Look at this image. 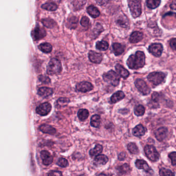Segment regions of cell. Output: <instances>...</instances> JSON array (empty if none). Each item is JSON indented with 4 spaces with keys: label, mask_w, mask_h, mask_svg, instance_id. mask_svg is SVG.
<instances>
[{
    "label": "cell",
    "mask_w": 176,
    "mask_h": 176,
    "mask_svg": "<svg viewBox=\"0 0 176 176\" xmlns=\"http://www.w3.org/2000/svg\"><path fill=\"white\" fill-rule=\"evenodd\" d=\"M146 57L144 52H136L135 54L130 55L127 61V65L130 69H138L145 65Z\"/></svg>",
    "instance_id": "obj_1"
},
{
    "label": "cell",
    "mask_w": 176,
    "mask_h": 176,
    "mask_svg": "<svg viewBox=\"0 0 176 176\" xmlns=\"http://www.w3.org/2000/svg\"><path fill=\"white\" fill-rule=\"evenodd\" d=\"M166 73L163 72H152L147 76V79L154 86H158L164 83L166 81Z\"/></svg>",
    "instance_id": "obj_2"
},
{
    "label": "cell",
    "mask_w": 176,
    "mask_h": 176,
    "mask_svg": "<svg viewBox=\"0 0 176 176\" xmlns=\"http://www.w3.org/2000/svg\"><path fill=\"white\" fill-rule=\"evenodd\" d=\"M61 62L57 58H52L47 66V73L49 75H57L62 72Z\"/></svg>",
    "instance_id": "obj_3"
},
{
    "label": "cell",
    "mask_w": 176,
    "mask_h": 176,
    "mask_svg": "<svg viewBox=\"0 0 176 176\" xmlns=\"http://www.w3.org/2000/svg\"><path fill=\"white\" fill-rule=\"evenodd\" d=\"M102 76L105 82L113 86H117L119 84L120 76L114 70H110L104 73Z\"/></svg>",
    "instance_id": "obj_4"
},
{
    "label": "cell",
    "mask_w": 176,
    "mask_h": 176,
    "mask_svg": "<svg viewBox=\"0 0 176 176\" xmlns=\"http://www.w3.org/2000/svg\"><path fill=\"white\" fill-rule=\"evenodd\" d=\"M144 151L147 158L151 161L156 162L159 160V153L158 152L154 146L147 145L145 147Z\"/></svg>",
    "instance_id": "obj_5"
},
{
    "label": "cell",
    "mask_w": 176,
    "mask_h": 176,
    "mask_svg": "<svg viewBox=\"0 0 176 176\" xmlns=\"http://www.w3.org/2000/svg\"><path fill=\"white\" fill-rule=\"evenodd\" d=\"M129 7L133 18L140 17L141 13V6L140 1H130L129 2Z\"/></svg>",
    "instance_id": "obj_6"
},
{
    "label": "cell",
    "mask_w": 176,
    "mask_h": 176,
    "mask_svg": "<svg viewBox=\"0 0 176 176\" xmlns=\"http://www.w3.org/2000/svg\"><path fill=\"white\" fill-rule=\"evenodd\" d=\"M134 84L136 88L143 95L146 96L149 95L150 93L151 89L150 88V87L147 84L146 82L142 79H136L135 81Z\"/></svg>",
    "instance_id": "obj_7"
},
{
    "label": "cell",
    "mask_w": 176,
    "mask_h": 176,
    "mask_svg": "<svg viewBox=\"0 0 176 176\" xmlns=\"http://www.w3.org/2000/svg\"><path fill=\"white\" fill-rule=\"evenodd\" d=\"M46 35L47 32L46 31V30L44 28L39 27V25L36 26L31 32V36L33 39L35 41L42 39L46 36Z\"/></svg>",
    "instance_id": "obj_8"
},
{
    "label": "cell",
    "mask_w": 176,
    "mask_h": 176,
    "mask_svg": "<svg viewBox=\"0 0 176 176\" xmlns=\"http://www.w3.org/2000/svg\"><path fill=\"white\" fill-rule=\"evenodd\" d=\"M148 51L153 56L159 57L161 56L163 53V46L160 43H152L149 47Z\"/></svg>",
    "instance_id": "obj_9"
},
{
    "label": "cell",
    "mask_w": 176,
    "mask_h": 176,
    "mask_svg": "<svg viewBox=\"0 0 176 176\" xmlns=\"http://www.w3.org/2000/svg\"><path fill=\"white\" fill-rule=\"evenodd\" d=\"M93 85L89 82L83 81L76 85V90L82 93H87L93 90Z\"/></svg>",
    "instance_id": "obj_10"
},
{
    "label": "cell",
    "mask_w": 176,
    "mask_h": 176,
    "mask_svg": "<svg viewBox=\"0 0 176 176\" xmlns=\"http://www.w3.org/2000/svg\"><path fill=\"white\" fill-rule=\"evenodd\" d=\"M52 106L50 103L45 102L39 105L36 109V113L41 116H46L50 113Z\"/></svg>",
    "instance_id": "obj_11"
},
{
    "label": "cell",
    "mask_w": 176,
    "mask_h": 176,
    "mask_svg": "<svg viewBox=\"0 0 176 176\" xmlns=\"http://www.w3.org/2000/svg\"><path fill=\"white\" fill-rule=\"evenodd\" d=\"M135 166L136 167L138 168L139 170H143L146 173H150L153 174V171L150 167L148 163H147L146 161H145L144 160H137L135 163Z\"/></svg>",
    "instance_id": "obj_12"
},
{
    "label": "cell",
    "mask_w": 176,
    "mask_h": 176,
    "mask_svg": "<svg viewBox=\"0 0 176 176\" xmlns=\"http://www.w3.org/2000/svg\"><path fill=\"white\" fill-rule=\"evenodd\" d=\"M88 58L90 61L93 63L100 64L103 60V55L101 53L90 51L88 53Z\"/></svg>",
    "instance_id": "obj_13"
},
{
    "label": "cell",
    "mask_w": 176,
    "mask_h": 176,
    "mask_svg": "<svg viewBox=\"0 0 176 176\" xmlns=\"http://www.w3.org/2000/svg\"><path fill=\"white\" fill-rule=\"evenodd\" d=\"M167 128L162 127L159 128L155 132V134L156 138L158 141H162L166 138L167 136Z\"/></svg>",
    "instance_id": "obj_14"
},
{
    "label": "cell",
    "mask_w": 176,
    "mask_h": 176,
    "mask_svg": "<svg viewBox=\"0 0 176 176\" xmlns=\"http://www.w3.org/2000/svg\"><path fill=\"white\" fill-rule=\"evenodd\" d=\"M147 129L141 124L137 125L132 130V134L133 135L138 138H141L144 136L146 133Z\"/></svg>",
    "instance_id": "obj_15"
},
{
    "label": "cell",
    "mask_w": 176,
    "mask_h": 176,
    "mask_svg": "<svg viewBox=\"0 0 176 176\" xmlns=\"http://www.w3.org/2000/svg\"><path fill=\"white\" fill-rule=\"evenodd\" d=\"M40 155L42 160V163L45 165H49L53 162V156L48 151L43 150L41 152Z\"/></svg>",
    "instance_id": "obj_16"
},
{
    "label": "cell",
    "mask_w": 176,
    "mask_h": 176,
    "mask_svg": "<svg viewBox=\"0 0 176 176\" xmlns=\"http://www.w3.org/2000/svg\"><path fill=\"white\" fill-rule=\"evenodd\" d=\"M108 161V158L105 155H99L95 156L94 159V164L96 166L105 165Z\"/></svg>",
    "instance_id": "obj_17"
},
{
    "label": "cell",
    "mask_w": 176,
    "mask_h": 176,
    "mask_svg": "<svg viewBox=\"0 0 176 176\" xmlns=\"http://www.w3.org/2000/svg\"><path fill=\"white\" fill-rule=\"evenodd\" d=\"M115 69L116 70L118 75L123 78L126 79L128 78V76H129V72H128L126 69H125L123 66H121L119 64H117L115 66Z\"/></svg>",
    "instance_id": "obj_18"
},
{
    "label": "cell",
    "mask_w": 176,
    "mask_h": 176,
    "mask_svg": "<svg viewBox=\"0 0 176 176\" xmlns=\"http://www.w3.org/2000/svg\"><path fill=\"white\" fill-rule=\"evenodd\" d=\"M143 38V34L138 31H135L131 34L129 38V41L131 43H138L141 42Z\"/></svg>",
    "instance_id": "obj_19"
},
{
    "label": "cell",
    "mask_w": 176,
    "mask_h": 176,
    "mask_svg": "<svg viewBox=\"0 0 176 176\" xmlns=\"http://www.w3.org/2000/svg\"><path fill=\"white\" fill-rule=\"evenodd\" d=\"M125 94L123 91H118L114 94L110 99L111 103H116L125 98Z\"/></svg>",
    "instance_id": "obj_20"
},
{
    "label": "cell",
    "mask_w": 176,
    "mask_h": 176,
    "mask_svg": "<svg viewBox=\"0 0 176 176\" xmlns=\"http://www.w3.org/2000/svg\"><path fill=\"white\" fill-rule=\"evenodd\" d=\"M132 170V168L129 165H128L127 163H125L124 164L119 166L116 168L117 173L118 174H129L130 173Z\"/></svg>",
    "instance_id": "obj_21"
},
{
    "label": "cell",
    "mask_w": 176,
    "mask_h": 176,
    "mask_svg": "<svg viewBox=\"0 0 176 176\" xmlns=\"http://www.w3.org/2000/svg\"><path fill=\"white\" fill-rule=\"evenodd\" d=\"M53 90L47 87H43L39 88L38 90V95L43 98H47L53 94Z\"/></svg>",
    "instance_id": "obj_22"
},
{
    "label": "cell",
    "mask_w": 176,
    "mask_h": 176,
    "mask_svg": "<svg viewBox=\"0 0 176 176\" xmlns=\"http://www.w3.org/2000/svg\"><path fill=\"white\" fill-rule=\"evenodd\" d=\"M112 48H113V52L116 56L121 55L125 51V47L120 43H113L112 45Z\"/></svg>",
    "instance_id": "obj_23"
},
{
    "label": "cell",
    "mask_w": 176,
    "mask_h": 176,
    "mask_svg": "<svg viewBox=\"0 0 176 176\" xmlns=\"http://www.w3.org/2000/svg\"><path fill=\"white\" fill-rule=\"evenodd\" d=\"M39 129L43 133L49 134H54L57 132L56 129L55 128H53V127L50 125H46V124L40 126Z\"/></svg>",
    "instance_id": "obj_24"
},
{
    "label": "cell",
    "mask_w": 176,
    "mask_h": 176,
    "mask_svg": "<svg viewBox=\"0 0 176 176\" xmlns=\"http://www.w3.org/2000/svg\"><path fill=\"white\" fill-rule=\"evenodd\" d=\"M101 123V118L99 115H94L90 119V125L94 128H99Z\"/></svg>",
    "instance_id": "obj_25"
},
{
    "label": "cell",
    "mask_w": 176,
    "mask_h": 176,
    "mask_svg": "<svg viewBox=\"0 0 176 176\" xmlns=\"http://www.w3.org/2000/svg\"><path fill=\"white\" fill-rule=\"evenodd\" d=\"M87 12L88 14L94 18H96L100 15L99 10H98L96 7L94 6L93 5H90L88 6L87 9Z\"/></svg>",
    "instance_id": "obj_26"
},
{
    "label": "cell",
    "mask_w": 176,
    "mask_h": 176,
    "mask_svg": "<svg viewBox=\"0 0 176 176\" xmlns=\"http://www.w3.org/2000/svg\"><path fill=\"white\" fill-rule=\"evenodd\" d=\"M116 24L122 28H127L129 25V22L127 17L124 15H121L116 20Z\"/></svg>",
    "instance_id": "obj_27"
},
{
    "label": "cell",
    "mask_w": 176,
    "mask_h": 176,
    "mask_svg": "<svg viewBox=\"0 0 176 176\" xmlns=\"http://www.w3.org/2000/svg\"><path fill=\"white\" fill-rule=\"evenodd\" d=\"M41 7L45 10L53 12V11L57 10L58 8V6L57 4L54 2L50 1V2H48L46 3L43 4V5H42Z\"/></svg>",
    "instance_id": "obj_28"
},
{
    "label": "cell",
    "mask_w": 176,
    "mask_h": 176,
    "mask_svg": "<svg viewBox=\"0 0 176 176\" xmlns=\"http://www.w3.org/2000/svg\"><path fill=\"white\" fill-rule=\"evenodd\" d=\"M104 31V28L100 24H97L91 32V37L93 38H96L101 32Z\"/></svg>",
    "instance_id": "obj_29"
},
{
    "label": "cell",
    "mask_w": 176,
    "mask_h": 176,
    "mask_svg": "<svg viewBox=\"0 0 176 176\" xmlns=\"http://www.w3.org/2000/svg\"><path fill=\"white\" fill-rule=\"evenodd\" d=\"M79 19L77 17H72L68 18L67 23V27L70 29H75L78 26Z\"/></svg>",
    "instance_id": "obj_30"
},
{
    "label": "cell",
    "mask_w": 176,
    "mask_h": 176,
    "mask_svg": "<svg viewBox=\"0 0 176 176\" xmlns=\"http://www.w3.org/2000/svg\"><path fill=\"white\" fill-rule=\"evenodd\" d=\"M103 150V147L100 144H97L95 146V148L90 150L89 153L91 157L95 156L100 155Z\"/></svg>",
    "instance_id": "obj_31"
},
{
    "label": "cell",
    "mask_w": 176,
    "mask_h": 176,
    "mask_svg": "<svg viewBox=\"0 0 176 176\" xmlns=\"http://www.w3.org/2000/svg\"><path fill=\"white\" fill-rule=\"evenodd\" d=\"M38 49L43 53H49L52 50V46L50 43L44 42L40 44L38 46Z\"/></svg>",
    "instance_id": "obj_32"
},
{
    "label": "cell",
    "mask_w": 176,
    "mask_h": 176,
    "mask_svg": "<svg viewBox=\"0 0 176 176\" xmlns=\"http://www.w3.org/2000/svg\"><path fill=\"white\" fill-rule=\"evenodd\" d=\"M89 111L87 109H80L79 110L78 112V117L79 118V119L82 121H84L87 119L89 116Z\"/></svg>",
    "instance_id": "obj_33"
},
{
    "label": "cell",
    "mask_w": 176,
    "mask_h": 176,
    "mask_svg": "<svg viewBox=\"0 0 176 176\" xmlns=\"http://www.w3.org/2000/svg\"><path fill=\"white\" fill-rule=\"evenodd\" d=\"M108 47L109 45L108 42L105 40L98 42L96 44V48L97 49L100 51H106L108 49Z\"/></svg>",
    "instance_id": "obj_34"
},
{
    "label": "cell",
    "mask_w": 176,
    "mask_h": 176,
    "mask_svg": "<svg viewBox=\"0 0 176 176\" xmlns=\"http://www.w3.org/2000/svg\"><path fill=\"white\" fill-rule=\"evenodd\" d=\"M127 148L130 152L133 155H138L140 152L138 147L137 146L136 144L134 143H129L127 145Z\"/></svg>",
    "instance_id": "obj_35"
},
{
    "label": "cell",
    "mask_w": 176,
    "mask_h": 176,
    "mask_svg": "<svg viewBox=\"0 0 176 176\" xmlns=\"http://www.w3.org/2000/svg\"><path fill=\"white\" fill-rule=\"evenodd\" d=\"M161 3V0H147V6L150 9H156L159 6Z\"/></svg>",
    "instance_id": "obj_36"
},
{
    "label": "cell",
    "mask_w": 176,
    "mask_h": 176,
    "mask_svg": "<svg viewBox=\"0 0 176 176\" xmlns=\"http://www.w3.org/2000/svg\"><path fill=\"white\" fill-rule=\"evenodd\" d=\"M145 108L142 105H138L134 108V114L137 116H141L144 114Z\"/></svg>",
    "instance_id": "obj_37"
},
{
    "label": "cell",
    "mask_w": 176,
    "mask_h": 176,
    "mask_svg": "<svg viewBox=\"0 0 176 176\" xmlns=\"http://www.w3.org/2000/svg\"><path fill=\"white\" fill-rule=\"evenodd\" d=\"M42 22L45 27L48 28H53L56 24L55 21L50 18L44 19L42 20Z\"/></svg>",
    "instance_id": "obj_38"
},
{
    "label": "cell",
    "mask_w": 176,
    "mask_h": 176,
    "mask_svg": "<svg viewBox=\"0 0 176 176\" xmlns=\"http://www.w3.org/2000/svg\"><path fill=\"white\" fill-rule=\"evenodd\" d=\"M159 174L161 176H174L173 171L165 168H161L159 170Z\"/></svg>",
    "instance_id": "obj_39"
},
{
    "label": "cell",
    "mask_w": 176,
    "mask_h": 176,
    "mask_svg": "<svg viewBox=\"0 0 176 176\" xmlns=\"http://www.w3.org/2000/svg\"><path fill=\"white\" fill-rule=\"evenodd\" d=\"M70 100L66 98H60L57 101V105L59 106L60 108L64 107L66 106L68 103H69Z\"/></svg>",
    "instance_id": "obj_40"
},
{
    "label": "cell",
    "mask_w": 176,
    "mask_h": 176,
    "mask_svg": "<svg viewBox=\"0 0 176 176\" xmlns=\"http://www.w3.org/2000/svg\"><path fill=\"white\" fill-rule=\"evenodd\" d=\"M68 162L65 158H60L57 162V165L61 167H66L68 166Z\"/></svg>",
    "instance_id": "obj_41"
},
{
    "label": "cell",
    "mask_w": 176,
    "mask_h": 176,
    "mask_svg": "<svg viewBox=\"0 0 176 176\" xmlns=\"http://www.w3.org/2000/svg\"><path fill=\"white\" fill-rule=\"evenodd\" d=\"M168 156L170 159L171 160V164L173 166H175L176 164V152L175 151H174L173 152H171L169 154Z\"/></svg>",
    "instance_id": "obj_42"
},
{
    "label": "cell",
    "mask_w": 176,
    "mask_h": 176,
    "mask_svg": "<svg viewBox=\"0 0 176 176\" xmlns=\"http://www.w3.org/2000/svg\"><path fill=\"white\" fill-rule=\"evenodd\" d=\"M90 24V19L88 17H83L81 19V20L80 21L81 25L83 27H86L88 26Z\"/></svg>",
    "instance_id": "obj_43"
},
{
    "label": "cell",
    "mask_w": 176,
    "mask_h": 176,
    "mask_svg": "<svg viewBox=\"0 0 176 176\" xmlns=\"http://www.w3.org/2000/svg\"><path fill=\"white\" fill-rule=\"evenodd\" d=\"M159 94L157 92H154L151 95V101H152L156 102V103H159Z\"/></svg>",
    "instance_id": "obj_44"
},
{
    "label": "cell",
    "mask_w": 176,
    "mask_h": 176,
    "mask_svg": "<svg viewBox=\"0 0 176 176\" xmlns=\"http://www.w3.org/2000/svg\"><path fill=\"white\" fill-rule=\"evenodd\" d=\"M39 79L40 81L45 84H48L50 82V79L49 77L45 75H40L39 77Z\"/></svg>",
    "instance_id": "obj_45"
},
{
    "label": "cell",
    "mask_w": 176,
    "mask_h": 176,
    "mask_svg": "<svg viewBox=\"0 0 176 176\" xmlns=\"http://www.w3.org/2000/svg\"><path fill=\"white\" fill-rule=\"evenodd\" d=\"M48 175H50V176H62V174L61 171L52 170V171H50V173L48 174Z\"/></svg>",
    "instance_id": "obj_46"
},
{
    "label": "cell",
    "mask_w": 176,
    "mask_h": 176,
    "mask_svg": "<svg viewBox=\"0 0 176 176\" xmlns=\"http://www.w3.org/2000/svg\"><path fill=\"white\" fill-rule=\"evenodd\" d=\"M170 46L173 50H176V38H174L170 40Z\"/></svg>",
    "instance_id": "obj_47"
},
{
    "label": "cell",
    "mask_w": 176,
    "mask_h": 176,
    "mask_svg": "<svg viewBox=\"0 0 176 176\" xmlns=\"http://www.w3.org/2000/svg\"><path fill=\"white\" fill-rule=\"evenodd\" d=\"M126 158V154L125 152H121L118 155V160L119 161H123Z\"/></svg>",
    "instance_id": "obj_48"
},
{
    "label": "cell",
    "mask_w": 176,
    "mask_h": 176,
    "mask_svg": "<svg viewBox=\"0 0 176 176\" xmlns=\"http://www.w3.org/2000/svg\"><path fill=\"white\" fill-rule=\"evenodd\" d=\"M108 0H96V2L98 5L100 6H103L108 2Z\"/></svg>",
    "instance_id": "obj_49"
}]
</instances>
